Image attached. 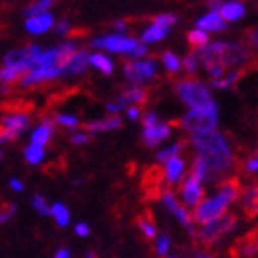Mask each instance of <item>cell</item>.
<instances>
[{
  "instance_id": "obj_1",
  "label": "cell",
  "mask_w": 258,
  "mask_h": 258,
  "mask_svg": "<svg viewBox=\"0 0 258 258\" xmlns=\"http://www.w3.org/2000/svg\"><path fill=\"white\" fill-rule=\"evenodd\" d=\"M190 142L199 151V159L207 166L209 177L207 181L212 184H218L223 179L231 177V170L242 168V159L232 151L229 140L220 131H205L196 133L190 137Z\"/></svg>"
},
{
  "instance_id": "obj_2",
  "label": "cell",
  "mask_w": 258,
  "mask_h": 258,
  "mask_svg": "<svg viewBox=\"0 0 258 258\" xmlns=\"http://www.w3.org/2000/svg\"><path fill=\"white\" fill-rule=\"evenodd\" d=\"M236 223H238V216L234 214V212L221 214L220 218H216V220L205 223L199 231H194V234H192L194 245L199 249H203V251H209V249L214 247L216 243L220 242L225 234H229V232L236 227Z\"/></svg>"
},
{
  "instance_id": "obj_3",
  "label": "cell",
  "mask_w": 258,
  "mask_h": 258,
  "mask_svg": "<svg viewBox=\"0 0 258 258\" xmlns=\"http://www.w3.org/2000/svg\"><path fill=\"white\" fill-rule=\"evenodd\" d=\"M173 89L177 92V96L183 100L188 107L194 109H210L218 105V103L212 100L209 89L198 80V78H179V80L173 81Z\"/></svg>"
},
{
  "instance_id": "obj_4",
  "label": "cell",
  "mask_w": 258,
  "mask_h": 258,
  "mask_svg": "<svg viewBox=\"0 0 258 258\" xmlns=\"http://www.w3.org/2000/svg\"><path fill=\"white\" fill-rule=\"evenodd\" d=\"M218 124V105L210 109H194L190 113L177 120L170 122V127H181L188 133H205V131H212Z\"/></svg>"
},
{
  "instance_id": "obj_5",
  "label": "cell",
  "mask_w": 258,
  "mask_h": 258,
  "mask_svg": "<svg viewBox=\"0 0 258 258\" xmlns=\"http://www.w3.org/2000/svg\"><path fill=\"white\" fill-rule=\"evenodd\" d=\"M140 188H142V198L146 201L150 199H159L162 198V194L166 190H172L170 184L166 181V172L161 164H155V166H146L144 172H142V183H140Z\"/></svg>"
},
{
  "instance_id": "obj_6",
  "label": "cell",
  "mask_w": 258,
  "mask_h": 258,
  "mask_svg": "<svg viewBox=\"0 0 258 258\" xmlns=\"http://www.w3.org/2000/svg\"><path fill=\"white\" fill-rule=\"evenodd\" d=\"M124 63V74L131 83L139 85V83H144V81L155 78L157 74V67L151 59L148 61H129L122 59Z\"/></svg>"
},
{
  "instance_id": "obj_7",
  "label": "cell",
  "mask_w": 258,
  "mask_h": 258,
  "mask_svg": "<svg viewBox=\"0 0 258 258\" xmlns=\"http://www.w3.org/2000/svg\"><path fill=\"white\" fill-rule=\"evenodd\" d=\"M137 44H139L137 39L124 37V35H105V37L92 41V46H96V48H105L111 52H120V54H129Z\"/></svg>"
},
{
  "instance_id": "obj_8",
  "label": "cell",
  "mask_w": 258,
  "mask_h": 258,
  "mask_svg": "<svg viewBox=\"0 0 258 258\" xmlns=\"http://www.w3.org/2000/svg\"><path fill=\"white\" fill-rule=\"evenodd\" d=\"M179 194H181V199L186 207H198L201 201H203L205 188L199 184V181L192 177V175H184L183 181L179 183Z\"/></svg>"
},
{
  "instance_id": "obj_9",
  "label": "cell",
  "mask_w": 258,
  "mask_h": 258,
  "mask_svg": "<svg viewBox=\"0 0 258 258\" xmlns=\"http://www.w3.org/2000/svg\"><path fill=\"white\" fill-rule=\"evenodd\" d=\"M240 210L245 220H254L258 216V183L254 179V183H251L247 188L242 190L240 196Z\"/></svg>"
},
{
  "instance_id": "obj_10",
  "label": "cell",
  "mask_w": 258,
  "mask_h": 258,
  "mask_svg": "<svg viewBox=\"0 0 258 258\" xmlns=\"http://www.w3.org/2000/svg\"><path fill=\"white\" fill-rule=\"evenodd\" d=\"M28 125H30V116H28L26 113L6 114L4 118L0 120V127L10 135L11 140L17 139L21 133H24V131L28 129Z\"/></svg>"
},
{
  "instance_id": "obj_11",
  "label": "cell",
  "mask_w": 258,
  "mask_h": 258,
  "mask_svg": "<svg viewBox=\"0 0 258 258\" xmlns=\"http://www.w3.org/2000/svg\"><path fill=\"white\" fill-rule=\"evenodd\" d=\"M153 89H144V87H131L118 94V102H122L125 107H142L150 102V94Z\"/></svg>"
},
{
  "instance_id": "obj_12",
  "label": "cell",
  "mask_w": 258,
  "mask_h": 258,
  "mask_svg": "<svg viewBox=\"0 0 258 258\" xmlns=\"http://www.w3.org/2000/svg\"><path fill=\"white\" fill-rule=\"evenodd\" d=\"M172 135V127L168 124H157L153 127H144L142 131V142L148 148H155L159 142L166 140Z\"/></svg>"
},
{
  "instance_id": "obj_13",
  "label": "cell",
  "mask_w": 258,
  "mask_h": 258,
  "mask_svg": "<svg viewBox=\"0 0 258 258\" xmlns=\"http://www.w3.org/2000/svg\"><path fill=\"white\" fill-rule=\"evenodd\" d=\"M135 225L142 232V236H144L146 240H157L155 220H153V214H151L150 209H146L144 212H140V214L135 218Z\"/></svg>"
},
{
  "instance_id": "obj_14",
  "label": "cell",
  "mask_w": 258,
  "mask_h": 258,
  "mask_svg": "<svg viewBox=\"0 0 258 258\" xmlns=\"http://www.w3.org/2000/svg\"><path fill=\"white\" fill-rule=\"evenodd\" d=\"M87 63H89V55L83 50H78L72 57L69 59V63L64 64L61 70V76H78L83 74L87 70Z\"/></svg>"
},
{
  "instance_id": "obj_15",
  "label": "cell",
  "mask_w": 258,
  "mask_h": 258,
  "mask_svg": "<svg viewBox=\"0 0 258 258\" xmlns=\"http://www.w3.org/2000/svg\"><path fill=\"white\" fill-rule=\"evenodd\" d=\"M196 26L201 32H223L227 28L225 21H221V17L218 15V11H210L207 15H203L201 19L196 21Z\"/></svg>"
},
{
  "instance_id": "obj_16",
  "label": "cell",
  "mask_w": 258,
  "mask_h": 258,
  "mask_svg": "<svg viewBox=\"0 0 258 258\" xmlns=\"http://www.w3.org/2000/svg\"><path fill=\"white\" fill-rule=\"evenodd\" d=\"M52 26H54V17L50 15V13H43V15L32 17V19H28V21L24 22V28H26L30 33H33V35L48 32Z\"/></svg>"
},
{
  "instance_id": "obj_17",
  "label": "cell",
  "mask_w": 258,
  "mask_h": 258,
  "mask_svg": "<svg viewBox=\"0 0 258 258\" xmlns=\"http://www.w3.org/2000/svg\"><path fill=\"white\" fill-rule=\"evenodd\" d=\"M83 129L87 131H113V129H120L122 127V118L113 114V116H109V118H103V120H94V122H85Z\"/></svg>"
},
{
  "instance_id": "obj_18",
  "label": "cell",
  "mask_w": 258,
  "mask_h": 258,
  "mask_svg": "<svg viewBox=\"0 0 258 258\" xmlns=\"http://www.w3.org/2000/svg\"><path fill=\"white\" fill-rule=\"evenodd\" d=\"M52 135H54V122L52 120H43L41 125L32 133V144H37V146L48 144Z\"/></svg>"
},
{
  "instance_id": "obj_19",
  "label": "cell",
  "mask_w": 258,
  "mask_h": 258,
  "mask_svg": "<svg viewBox=\"0 0 258 258\" xmlns=\"http://www.w3.org/2000/svg\"><path fill=\"white\" fill-rule=\"evenodd\" d=\"M218 15L221 17V21H240L245 15V8L242 2H227L221 4Z\"/></svg>"
},
{
  "instance_id": "obj_20",
  "label": "cell",
  "mask_w": 258,
  "mask_h": 258,
  "mask_svg": "<svg viewBox=\"0 0 258 258\" xmlns=\"http://www.w3.org/2000/svg\"><path fill=\"white\" fill-rule=\"evenodd\" d=\"M164 172H166V181L170 184V188H172L173 184L177 183L179 179L183 177V172H184V161L183 159H172L170 162H166V168H164Z\"/></svg>"
},
{
  "instance_id": "obj_21",
  "label": "cell",
  "mask_w": 258,
  "mask_h": 258,
  "mask_svg": "<svg viewBox=\"0 0 258 258\" xmlns=\"http://www.w3.org/2000/svg\"><path fill=\"white\" fill-rule=\"evenodd\" d=\"M186 146H188V139H181L179 142H175V144H172L170 148H166V150L159 151V153H157V161L162 162V164H166V162H170L172 159H175L177 153H181Z\"/></svg>"
},
{
  "instance_id": "obj_22",
  "label": "cell",
  "mask_w": 258,
  "mask_h": 258,
  "mask_svg": "<svg viewBox=\"0 0 258 258\" xmlns=\"http://www.w3.org/2000/svg\"><path fill=\"white\" fill-rule=\"evenodd\" d=\"M186 41H188V46L192 48V52H199V50H203L209 43V35L201 30H192L188 32L186 35Z\"/></svg>"
},
{
  "instance_id": "obj_23",
  "label": "cell",
  "mask_w": 258,
  "mask_h": 258,
  "mask_svg": "<svg viewBox=\"0 0 258 258\" xmlns=\"http://www.w3.org/2000/svg\"><path fill=\"white\" fill-rule=\"evenodd\" d=\"M89 63L92 64V67H96L100 72H103L105 76H111L114 70V64L111 63V59L109 57H105L103 54H92L89 55Z\"/></svg>"
},
{
  "instance_id": "obj_24",
  "label": "cell",
  "mask_w": 258,
  "mask_h": 258,
  "mask_svg": "<svg viewBox=\"0 0 258 258\" xmlns=\"http://www.w3.org/2000/svg\"><path fill=\"white\" fill-rule=\"evenodd\" d=\"M28 70L24 69H11V67H2L0 69V83H13V81H19L22 80V76L26 74Z\"/></svg>"
},
{
  "instance_id": "obj_25",
  "label": "cell",
  "mask_w": 258,
  "mask_h": 258,
  "mask_svg": "<svg viewBox=\"0 0 258 258\" xmlns=\"http://www.w3.org/2000/svg\"><path fill=\"white\" fill-rule=\"evenodd\" d=\"M168 35V30L161 26H155V24H151L150 28H146L144 33H142V44L144 43H157V41H161Z\"/></svg>"
},
{
  "instance_id": "obj_26",
  "label": "cell",
  "mask_w": 258,
  "mask_h": 258,
  "mask_svg": "<svg viewBox=\"0 0 258 258\" xmlns=\"http://www.w3.org/2000/svg\"><path fill=\"white\" fill-rule=\"evenodd\" d=\"M161 59H162V64L166 67L170 78H173V76H175L179 70H181V59H179V57L173 54V52H162Z\"/></svg>"
},
{
  "instance_id": "obj_27",
  "label": "cell",
  "mask_w": 258,
  "mask_h": 258,
  "mask_svg": "<svg viewBox=\"0 0 258 258\" xmlns=\"http://www.w3.org/2000/svg\"><path fill=\"white\" fill-rule=\"evenodd\" d=\"M50 214L54 216L55 223H57L59 227H64L70 220V212L63 203H54V205H52V207H50Z\"/></svg>"
},
{
  "instance_id": "obj_28",
  "label": "cell",
  "mask_w": 258,
  "mask_h": 258,
  "mask_svg": "<svg viewBox=\"0 0 258 258\" xmlns=\"http://www.w3.org/2000/svg\"><path fill=\"white\" fill-rule=\"evenodd\" d=\"M44 157V148L37 144H30L24 148V159H26L30 164H39Z\"/></svg>"
},
{
  "instance_id": "obj_29",
  "label": "cell",
  "mask_w": 258,
  "mask_h": 258,
  "mask_svg": "<svg viewBox=\"0 0 258 258\" xmlns=\"http://www.w3.org/2000/svg\"><path fill=\"white\" fill-rule=\"evenodd\" d=\"M54 6V2H50V0H43V2H33V4H30L24 10V15L28 17V19H32V17H37V15H43V13H46V11L50 10Z\"/></svg>"
},
{
  "instance_id": "obj_30",
  "label": "cell",
  "mask_w": 258,
  "mask_h": 258,
  "mask_svg": "<svg viewBox=\"0 0 258 258\" xmlns=\"http://www.w3.org/2000/svg\"><path fill=\"white\" fill-rule=\"evenodd\" d=\"M242 44H245L247 48H251L253 52L258 54V26L247 28L242 35Z\"/></svg>"
},
{
  "instance_id": "obj_31",
  "label": "cell",
  "mask_w": 258,
  "mask_h": 258,
  "mask_svg": "<svg viewBox=\"0 0 258 258\" xmlns=\"http://www.w3.org/2000/svg\"><path fill=\"white\" fill-rule=\"evenodd\" d=\"M181 67H183L184 72L188 74V78H194V74H196V70H198V67H199V54L198 52H190V54H186V57L183 59Z\"/></svg>"
},
{
  "instance_id": "obj_32",
  "label": "cell",
  "mask_w": 258,
  "mask_h": 258,
  "mask_svg": "<svg viewBox=\"0 0 258 258\" xmlns=\"http://www.w3.org/2000/svg\"><path fill=\"white\" fill-rule=\"evenodd\" d=\"M151 24H155V26H161L164 30H170V28L177 22V17L175 15H170V13H161V15H153L150 17Z\"/></svg>"
},
{
  "instance_id": "obj_33",
  "label": "cell",
  "mask_w": 258,
  "mask_h": 258,
  "mask_svg": "<svg viewBox=\"0 0 258 258\" xmlns=\"http://www.w3.org/2000/svg\"><path fill=\"white\" fill-rule=\"evenodd\" d=\"M168 249H170V238L168 236H159L155 240V245H153V254L159 258L166 256Z\"/></svg>"
},
{
  "instance_id": "obj_34",
  "label": "cell",
  "mask_w": 258,
  "mask_h": 258,
  "mask_svg": "<svg viewBox=\"0 0 258 258\" xmlns=\"http://www.w3.org/2000/svg\"><path fill=\"white\" fill-rule=\"evenodd\" d=\"M54 120L59 125H63V127L74 129V127H78V125H80V120L76 118V116H70V114H55Z\"/></svg>"
},
{
  "instance_id": "obj_35",
  "label": "cell",
  "mask_w": 258,
  "mask_h": 258,
  "mask_svg": "<svg viewBox=\"0 0 258 258\" xmlns=\"http://www.w3.org/2000/svg\"><path fill=\"white\" fill-rule=\"evenodd\" d=\"M15 210H17V207L13 203H4V205H2V207H0V225L10 220L11 216L15 214Z\"/></svg>"
},
{
  "instance_id": "obj_36",
  "label": "cell",
  "mask_w": 258,
  "mask_h": 258,
  "mask_svg": "<svg viewBox=\"0 0 258 258\" xmlns=\"http://www.w3.org/2000/svg\"><path fill=\"white\" fill-rule=\"evenodd\" d=\"M32 205H33V209L37 210V212H41V214H50V207L43 196H35V198L32 199Z\"/></svg>"
},
{
  "instance_id": "obj_37",
  "label": "cell",
  "mask_w": 258,
  "mask_h": 258,
  "mask_svg": "<svg viewBox=\"0 0 258 258\" xmlns=\"http://www.w3.org/2000/svg\"><path fill=\"white\" fill-rule=\"evenodd\" d=\"M89 140H91V137L87 133H76L70 137V142H72V144H87Z\"/></svg>"
},
{
  "instance_id": "obj_38",
  "label": "cell",
  "mask_w": 258,
  "mask_h": 258,
  "mask_svg": "<svg viewBox=\"0 0 258 258\" xmlns=\"http://www.w3.org/2000/svg\"><path fill=\"white\" fill-rule=\"evenodd\" d=\"M70 32V22L69 21H59L55 24V33L57 35H67Z\"/></svg>"
},
{
  "instance_id": "obj_39",
  "label": "cell",
  "mask_w": 258,
  "mask_h": 258,
  "mask_svg": "<svg viewBox=\"0 0 258 258\" xmlns=\"http://www.w3.org/2000/svg\"><path fill=\"white\" fill-rule=\"evenodd\" d=\"M142 124H144V127H153V125H157V114L155 113H146L144 118H142Z\"/></svg>"
},
{
  "instance_id": "obj_40",
  "label": "cell",
  "mask_w": 258,
  "mask_h": 258,
  "mask_svg": "<svg viewBox=\"0 0 258 258\" xmlns=\"http://www.w3.org/2000/svg\"><path fill=\"white\" fill-rule=\"evenodd\" d=\"M146 54H148V48H146L142 43H139L131 52H129V57H140V55H146Z\"/></svg>"
},
{
  "instance_id": "obj_41",
  "label": "cell",
  "mask_w": 258,
  "mask_h": 258,
  "mask_svg": "<svg viewBox=\"0 0 258 258\" xmlns=\"http://www.w3.org/2000/svg\"><path fill=\"white\" fill-rule=\"evenodd\" d=\"M76 234L78 236H87L89 234V225L87 223H78L76 225Z\"/></svg>"
},
{
  "instance_id": "obj_42",
  "label": "cell",
  "mask_w": 258,
  "mask_h": 258,
  "mask_svg": "<svg viewBox=\"0 0 258 258\" xmlns=\"http://www.w3.org/2000/svg\"><path fill=\"white\" fill-rule=\"evenodd\" d=\"M140 111H142L140 107H127V116L131 120H139L140 118Z\"/></svg>"
},
{
  "instance_id": "obj_43",
  "label": "cell",
  "mask_w": 258,
  "mask_h": 258,
  "mask_svg": "<svg viewBox=\"0 0 258 258\" xmlns=\"http://www.w3.org/2000/svg\"><path fill=\"white\" fill-rule=\"evenodd\" d=\"M111 26H113L114 30H118V32H124V30H127L129 28V22L127 21H114Z\"/></svg>"
},
{
  "instance_id": "obj_44",
  "label": "cell",
  "mask_w": 258,
  "mask_h": 258,
  "mask_svg": "<svg viewBox=\"0 0 258 258\" xmlns=\"http://www.w3.org/2000/svg\"><path fill=\"white\" fill-rule=\"evenodd\" d=\"M10 186H11V190H15V192H22V190H24V184H22L19 179H11Z\"/></svg>"
},
{
  "instance_id": "obj_45",
  "label": "cell",
  "mask_w": 258,
  "mask_h": 258,
  "mask_svg": "<svg viewBox=\"0 0 258 258\" xmlns=\"http://www.w3.org/2000/svg\"><path fill=\"white\" fill-rule=\"evenodd\" d=\"M249 234H251V238H253L254 247H256V251H258V227H254V229H251V231H249Z\"/></svg>"
},
{
  "instance_id": "obj_46",
  "label": "cell",
  "mask_w": 258,
  "mask_h": 258,
  "mask_svg": "<svg viewBox=\"0 0 258 258\" xmlns=\"http://www.w3.org/2000/svg\"><path fill=\"white\" fill-rule=\"evenodd\" d=\"M54 258H70V253H69V249H59L57 253H55V256Z\"/></svg>"
},
{
  "instance_id": "obj_47",
  "label": "cell",
  "mask_w": 258,
  "mask_h": 258,
  "mask_svg": "<svg viewBox=\"0 0 258 258\" xmlns=\"http://www.w3.org/2000/svg\"><path fill=\"white\" fill-rule=\"evenodd\" d=\"M196 258H212V256H207V254H199V256H196Z\"/></svg>"
},
{
  "instance_id": "obj_48",
  "label": "cell",
  "mask_w": 258,
  "mask_h": 258,
  "mask_svg": "<svg viewBox=\"0 0 258 258\" xmlns=\"http://www.w3.org/2000/svg\"><path fill=\"white\" fill-rule=\"evenodd\" d=\"M162 258H177V256H162Z\"/></svg>"
},
{
  "instance_id": "obj_49",
  "label": "cell",
  "mask_w": 258,
  "mask_h": 258,
  "mask_svg": "<svg viewBox=\"0 0 258 258\" xmlns=\"http://www.w3.org/2000/svg\"><path fill=\"white\" fill-rule=\"evenodd\" d=\"M254 157H258V151H256V155H254Z\"/></svg>"
},
{
  "instance_id": "obj_50",
  "label": "cell",
  "mask_w": 258,
  "mask_h": 258,
  "mask_svg": "<svg viewBox=\"0 0 258 258\" xmlns=\"http://www.w3.org/2000/svg\"><path fill=\"white\" fill-rule=\"evenodd\" d=\"M0 159H2V153H0Z\"/></svg>"
}]
</instances>
